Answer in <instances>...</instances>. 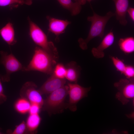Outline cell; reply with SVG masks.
I'll return each mask as SVG.
<instances>
[{
  "label": "cell",
  "mask_w": 134,
  "mask_h": 134,
  "mask_svg": "<svg viewBox=\"0 0 134 134\" xmlns=\"http://www.w3.org/2000/svg\"><path fill=\"white\" fill-rule=\"evenodd\" d=\"M30 37L36 45L52 55L58 60V51L54 43L49 41L47 36L41 29L35 23L28 18Z\"/></svg>",
  "instance_id": "cell-4"
},
{
  "label": "cell",
  "mask_w": 134,
  "mask_h": 134,
  "mask_svg": "<svg viewBox=\"0 0 134 134\" xmlns=\"http://www.w3.org/2000/svg\"><path fill=\"white\" fill-rule=\"evenodd\" d=\"M2 132H1V129H0V134H4Z\"/></svg>",
  "instance_id": "cell-29"
},
{
  "label": "cell",
  "mask_w": 134,
  "mask_h": 134,
  "mask_svg": "<svg viewBox=\"0 0 134 134\" xmlns=\"http://www.w3.org/2000/svg\"><path fill=\"white\" fill-rule=\"evenodd\" d=\"M66 82L65 79L58 78L52 74L38 90L42 95L49 94L65 85Z\"/></svg>",
  "instance_id": "cell-10"
},
{
  "label": "cell",
  "mask_w": 134,
  "mask_h": 134,
  "mask_svg": "<svg viewBox=\"0 0 134 134\" xmlns=\"http://www.w3.org/2000/svg\"><path fill=\"white\" fill-rule=\"evenodd\" d=\"M114 85L118 91L115 97L123 105H126L131 100L134 99V78L121 79Z\"/></svg>",
  "instance_id": "cell-5"
},
{
  "label": "cell",
  "mask_w": 134,
  "mask_h": 134,
  "mask_svg": "<svg viewBox=\"0 0 134 134\" xmlns=\"http://www.w3.org/2000/svg\"><path fill=\"white\" fill-rule=\"evenodd\" d=\"M25 4V0H0V6Z\"/></svg>",
  "instance_id": "cell-22"
},
{
  "label": "cell",
  "mask_w": 134,
  "mask_h": 134,
  "mask_svg": "<svg viewBox=\"0 0 134 134\" xmlns=\"http://www.w3.org/2000/svg\"><path fill=\"white\" fill-rule=\"evenodd\" d=\"M68 94L69 96L68 103H67V108L71 111H75L77 109L76 105L81 100L88 96L91 87H83L77 83H68Z\"/></svg>",
  "instance_id": "cell-7"
},
{
  "label": "cell",
  "mask_w": 134,
  "mask_h": 134,
  "mask_svg": "<svg viewBox=\"0 0 134 134\" xmlns=\"http://www.w3.org/2000/svg\"><path fill=\"white\" fill-rule=\"evenodd\" d=\"M0 76V105L5 102L7 100V96L4 94L3 89L1 82Z\"/></svg>",
  "instance_id": "cell-25"
},
{
  "label": "cell",
  "mask_w": 134,
  "mask_h": 134,
  "mask_svg": "<svg viewBox=\"0 0 134 134\" xmlns=\"http://www.w3.org/2000/svg\"><path fill=\"white\" fill-rule=\"evenodd\" d=\"M41 120L39 114H29L26 123L27 133L34 134L36 132Z\"/></svg>",
  "instance_id": "cell-15"
},
{
  "label": "cell",
  "mask_w": 134,
  "mask_h": 134,
  "mask_svg": "<svg viewBox=\"0 0 134 134\" xmlns=\"http://www.w3.org/2000/svg\"><path fill=\"white\" fill-rule=\"evenodd\" d=\"M114 36L113 33L110 31L103 38L99 45L97 47L93 48L92 53L94 57L102 58L104 56V50L111 46L113 43Z\"/></svg>",
  "instance_id": "cell-11"
},
{
  "label": "cell",
  "mask_w": 134,
  "mask_h": 134,
  "mask_svg": "<svg viewBox=\"0 0 134 134\" xmlns=\"http://www.w3.org/2000/svg\"><path fill=\"white\" fill-rule=\"evenodd\" d=\"M42 107L37 104H31L29 112V114H39Z\"/></svg>",
  "instance_id": "cell-24"
},
{
  "label": "cell",
  "mask_w": 134,
  "mask_h": 134,
  "mask_svg": "<svg viewBox=\"0 0 134 134\" xmlns=\"http://www.w3.org/2000/svg\"><path fill=\"white\" fill-rule=\"evenodd\" d=\"M46 18L49 22L48 33L51 32L56 35L55 40L58 42L59 40V36L65 32L67 27L71 22L67 20L59 19L49 16H47Z\"/></svg>",
  "instance_id": "cell-9"
},
{
  "label": "cell",
  "mask_w": 134,
  "mask_h": 134,
  "mask_svg": "<svg viewBox=\"0 0 134 134\" xmlns=\"http://www.w3.org/2000/svg\"><path fill=\"white\" fill-rule=\"evenodd\" d=\"M68 92V86L65 85L51 93L44 100L41 109L49 115L61 113L67 108V103L65 101Z\"/></svg>",
  "instance_id": "cell-3"
},
{
  "label": "cell",
  "mask_w": 134,
  "mask_h": 134,
  "mask_svg": "<svg viewBox=\"0 0 134 134\" xmlns=\"http://www.w3.org/2000/svg\"><path fill=\"white\" fill-rule=\"evenodd\" d=\"M110 58L117 70L123 74L126 65L124 63L123 61L114 56H111Z\"/></svg>",
  "instance_id": "cell-20"
},
{
  "label": "cell",
  "mask_w": 134,
  "mask_h": 134,
  "mask_svg": "<svg viewBox=\"0 0 134 134\" xmlns=\"http://www.w3.org/2000/svg\"><path fill=\"white\" fill-rule=\"evenodd\" d=\"M0 54V64L3 66L6 71V74L1 77V80L3 82H8L11 74L22 70L24 67L12 53L8 54L5 52L1 51Z\"/></svg>",
  "instance_id": "cell-6"
},
{
  "label": "cell",
  "mask_w": 134,
  "mask_h": 134,
  "mask_svg": "<svg viewBox=\"0 0 134 134\" xmlns=\"http://www.w3.org/2000/svg\"><path fill=\"white\" fill-rule=\"evenodd\" d=\"M116 8L115 13L117 20L121 25L125 26L127 23L126 18L127 10L129 7V0H112Z\"/></svg>",
  "instance_id": "cell-12"
},
{
  "label": "cell",
  "mask_w": 134,
  "mask_h": 134,
  "mask_svg": "<svg viewBox=\"0 0 134 134\" xmlns=\"http://www.w3.org/2000/svg\"><path fill=\"white\" fill-rule=\"evenodd\" d=\"M127 12L129 14L132 20L134 21V8H133L129 7L127 10Z\"/></svg>",
  "instance_id": "cell-26"
},
{
  "label": "cell",
  "mask_w": 134,
  "mask_h": 134,
  "mask_svg": "<svg viewBox=\"0 0 134 134\" xmlns=\"http://www.w3.org/2000/svg\"><path fill=\"white\" fill-rule=\"evenodd\" d=\"M118 44L121 50L126 54L133 53L134 51V38L129 37L121 38Z\"/></svg>",
  "instance_id": "cell-16"
},
{
  "label": "cell",
  "mask_w": 134,
  "mask_h": 134,
  "mask_svg": "<svg viewBox=\"0 0 134 134\" xmlns=\"http://www.w3.org/2000/svg\"><path fill=\"white\" fill-rule=\"evenodd\" d=\"M127 79L134 78V68L131 65H126L125 70L123 73Z\"/></svg>",
  "instance_id": "cell-23"
},
{
  "label": "cell",
  "mask_w": 134,
  "mask_h": 134,
  "mask_svg": "<svg viewBox=\"0 0 134 134\" xmlns=\"http://www.w3.org/2000/svg\"><path fill=\"white\" fill-rule=\"evenodd\" d=\"M66 73L65 78L69 81L77 83L79 79L81 68L74 61H71L65 66Z\"/></svg>",
  "instance_id": "cell-13"
},
{
  "label": "cell",
  "mask_w": 134,
  "mask_h": 134,
  "mask_svg": "<svg viewBox=\"0 0 134 134\" xmlns=\"http://www.w3.org/2000/svg\"><path fill=\"white\" fill-rule=\"evenodd\" d=\"M76 2H77L81 5L84 4L86 1L89 3L92 0H74Z\"/></svg>",
  "instance_id": "cell-27"
},
{
  "label": "cell",
  "mask_w": 134,
  "mask_h": 134,
  "mask_svg": "<svg viewBox=\"0 0 134 134\" xmlns=\"http://www.w3.org/2000/svg\"><path fill=\"white\" fill-rule=\"evenodd\" d=\"M37 85L34 82H27L21 88L20 95L21 97L26 99L31 104H37L42 107L44 100L42 95L38 89H37Z\"/></svg>",
  "instance_id": "cell-8"
},
{
  "label": "cell",
  "mask_w": 134,
  "mask_h": 134,
  "mask_svg": "<svg viewBox=\"0 0 134 134\" xmlns=\"http://www.w3.org/2000/svg\"><path fill=\"white\" fill-rule=\"evenodd\" d=\"M32 0H25V4L27 5H31L32 3Z\"/></svg>",
  "instance_id": "cell-28"
},
{
  "label": "cell",
  "mask_w": 134,
  "mask_h": 134,
  "mask_svg": "<svg viewBox=\"0 0 134 134\" xmlns=\"http://www.w3.org/2000/svg\"><path fill=\"white\" fill-rule=\"evenodd\" d=\"M66 73L65 66L61 63L56 65L52 74L55 77L62 79L65 78Z\"/></svg>",
  "instance_id": "cell-19"
},
{
  "label": "cell",
  "mask_w": 134,
  "mask_h": 134,
  "mask_svg": "<svg viewBox=\"0 0 134 134\" xmlns=\"http://www.w3.org/2000/svg\"><path fill=\"white\" fill-rule=\"evenodd\" d=\"M57 60L46 51L37 47L29 64L26 67H24L22 71H36L51 74Z\"/></svg>",
  "instance_id": "cell-1"
},
{
  "label": "cell",
  "mask_w": 134,
  "mask_h": 134,
  "mask_svg": "<svg viewBox=\"0 0 134 134\" xmlns=\"http://www.w3.org/2000/svg\"><path fill=\"white\" fill-rule=\"evenodd\" d=\"M7 133L11 134H27L26 122L23 121L20 124L16 126L13 131L11 132L9 130Z\"/></svg>",
  "instance_id": "cell-21"
},
{
  "label": "cell",
  "mask_w": 134,
  "mask_h": 134,
  "mask_svg": "<svg viewBox=\"0 0 134 134\" xmlns=\"http://www.w3.org/2000/svg\"><path fill=\"white\" fill-rule=\"evenodd\" d=\"M31 104L27 99L21 97L16 101L14 105L15 110L19 113L25 114L29 112Z\"/></svg>",
  "instance_id": "cell-18"
},
{
  "label": "cell",
  "mask_w": 134,
  "mask_h": 134,
  "mask_svg": "<svg viewBox=\"0 0 134 134\" xmlns=\"http://www.w3.org/2000/svg\"><path fill=\"white\" fill-rule=\"evenodd\" d=\"M64 8L68 10L71 15L78 14L81 10V5L78 3L73 2L71 0H57Z\"/></svg>",
  "instance_id": "cell-17"
},
{
  "label": "cell",
  "mask_w": 134,
  "mask_h": 134,
  "mask_svg": "<svg viewBox=\"0 0 134 134\" xmlns=\"http://www.w3.org/2000/svg\"><path fill=\"white\" fill-rule=\"evenodd\" d=\"M92 9L93 15L88 16L87 18V20L91 22L88 35L85 39L80 38L78 40L80 47L83 50L87 49L88 43L93 39L97 37H103L106 24L111 18L115 15V13L110 11L104 16H100L96 14L92 8Z\"/></svg>",
  "instance_id": "cell-2"
},
{
  "label": "cell",
  "mask_w": 134,
  "mask_h": 134,
  "mask_svg": "<svg viewBox=\"0 0 134 134\" xmlns=\"http://www.w3.org/2000/svg\"><path fill=\"white\" fill-rule=\"evenodd\" d=\"M0 34L3 40L9 45H13L17 42L13 27L10 22L8 23L0 30Z\"/></svg>",
  "instance_id": "cell-14"
}]
</instances>
